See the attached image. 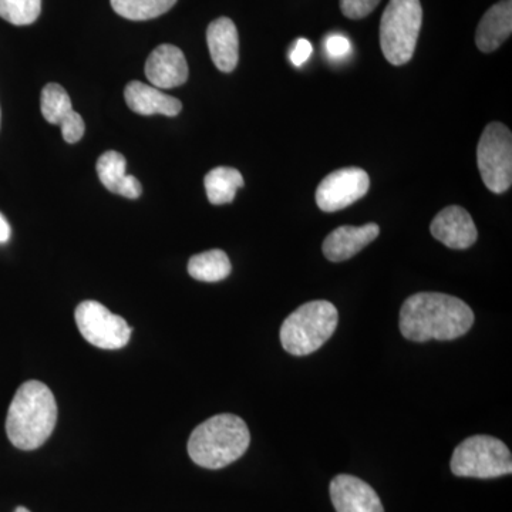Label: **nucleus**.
<instances>
[{"mask_svg": "<svg viewBox=\"0 0 512 512\" xmlns=\"http://www.w3.org/2000/svg\"><path fill=\"white\" fill-rule=\"evenodd\" d=\"M473 325V309L446 293H416L403 303L400 311V332L412 342L458 339Z\"/></svg>", "mask_w": 512, "mask_h": 512, "instance_id": "obj_1", "label": "nucleus"}, {"mask_svg": "<svg viewBox=\"0 0 512 512\" xmlns=\"http://www.w3.org/2000/svg\"><path fill=\"white\" fill-rule=\"evenodd\" d=\"M57 421V404L45 383H23L10 403L6 433L10 443L20 450L42 447L52 436Z\"/></svg>", "mask_w": 512, "mask_h": 512, "instance_id": "obj_2", "label": "nucleus"}, {"mask_svg": "<svg viewBox=\"0 0 512 512\" xmlns=\"http://www.w3.org/2000/svg\"><path fill=\"white\" fill-rule=\"evenodd\" d=\"M251 434L247 423L235 414H218L205 420L188 440V454L197 466L220 470L247 453Z\"/></svg>", "mask_w": 512, "mask_h": 512, "instance_id": "obj_3", "label": "nucleus"}, {"mask_svg": "<svg viewBox=\"0 0 512 512\" xmlns=\"http://www.w3.org/2000/svg\"><path fill=\"white\" fill-rule=\"evenodd\" d=\"M338 323L339 313L333 303H305L285 319L281 328L282 346L293 356L311 355L332 338Z\"/></svg>", "mask_w": 512, "mask_h": 512, "instance_id": "obj_4", "label": "nucleus"}, {"mask_svg": "<svg viewBox=\"0 0 512 512\" xmlns=\"http://www.w3.org/2000/svg\"><path fill=\"white\" fill-rule=\"evenodd\" d=\"M421 23L420 0H390L380 20V47L387 62L403 66L412 60Z\"/></svg>", "mask_w": 512, "mask_h": 512, "instance_id": "obj_5", "label": "nucleus"}, {"mask_svg": "<svg viewBox=\"0 0 512 512\" xmlns=\"http://www.w3.org/2000/svg\"><path fill=\"white\" fill-rule=\"evenodd\" d=\"M451 471L457 477L497 478L510 476V448L493 436L477 434L458 444L451 458Z\"/></svg>", "mask_w": 512, "mask_h": 512, "instance_id": "obj_6", "label": "nucleus"}, {"mask_svg": "<svg viewBox=\"0 0 512 512\" xmlns=\"http://www.w3.org/2000/svg\"><path fill=\"white\" fill-rule=\"evenodd\" d=\"M477 164L485 187L495 194L510 190L512 184V134L503 123L484 128L477 147Z\"/></svg>", "mask_w": 512, "mask_h": 512, "instance_id": "obj_7", "label": "nucleus"}, {"mask_svg": "<svg viewBox=\"0 0 512 512\" xmlns=\"http://www.w3.org/2000/svg\"><path fill=\"white\" fill-rule=\"evenodd\" d=\"M74 316L83 338L96 348L117 350L130 342L131 328L126 320L114 315L99 302L80 303Z\"/></svg>", "mask_w": 512, "mask_h": 512, "instance_id": "obj_8", "label": "nucleus"}, {"mask_svg": "<svg viewBox=\"0 0 512 512\" xmlns=\"http://www.w3.org/2000/svg\"><path fill=\"white\" fill-rule=\"evenodd\" d=\"M369 188L370 178L365 170L342 168L323 178L316 190V204L325 212L345 210L365 197Z\"/></svg>", "mask_w": 512, "mask_h": 512, "instance_id": "obj_9", "label": "nucleus"}, {"mask_svg": "<svg viewBox=\"0 0 512 512\" xmlns=\"http://www.w3.org/2000/svg\"><path fill=\"white\" fill-rule=\"evenodd\" d=\"M330 498L336 512H384L376 491L366 481L349 474L333 478Z\"/></svg>", "mask_w": 512, "mask_h": 512, "instance_id": "obj_10", "label": "nucleus"}, {"mask_svg": "<svg viewBox=\"0 0 512 512\" xmlns=\"http://www.w3.org/2000/svg\"><path fill=\"white\" fill-rule=\"evenodd\" d=\"M431 235L451 249H467L476 244L478 232L473 218L458 205L444 208L431 222Z\"/></svg>", "mask_w": 512, "mask_h": 512, "instance_id": "obj_11", "label": "nucleus"}, {"mask_svg": "<svg viewBox=\"0 0 512 512\" xmlns=\"http://www.w3.org/2000/svg\"><path fill=\"white\" fill-rule=\"evenodd\" d=\"M146 76L157 89H174L188 80V63L177 46H158L146 62Z\"/></svg>", "mask_w": 512, "mask_h": 512, "instance_id": "obj_12", "label": "nucleus"}, {"mask_svg": "<svg viewBox=\"0 0 512 512\" xmlns=\"http://www.w3.org/2000/svg\"><path fill=\"white\" fill-rule=\"evenodd\" d=\"M380 228L377 224H366L362 227L343 225L330 232L323 241V255L330 262H343L359 254L363 248L372 244L379 237Z\"/></svg>", "mask_w": 512, "mask_h": 512, "instance_id": "obj_13", "label": "nucleus"}, {"mask_svg": "<svg viewBox=\"0 0 512 512\" xmlns=\"http://www.w3.org/2000/svg\"><path fill=\"white\" fill-rule=\"evenodd\" d=\"M124 97L128 109L140 116H161L175 117L183 110V104L173 96H168L151 84L131 82L124 90Z\"/></svg>", "mask_w": 512, "mask_h": 512, "instance_id": "obj_14", "label": "nucleus"}, {"mask_svg": "<svg viewBox=\"0 0 512 512\" xmlns=\"http://www.w3.org/2000/svg\"><path fill=\"white\" fill-rule=\"evenodd\" d=\"M211 59L218 70L234 72L239 60V37L235 23L228 18L215 19L207 29Z\"/></svg>", "mask_w": 512, "mask_h": 512, "instance_id": "obj_15", "label": "nucleus"}, {"mask_svg": "<svg viewBox=\"0 0 512 512\" xmlns=\"http://www.w3.org/2000/svg\"><path fill=\"white\" fill-rule=\"evenodd\" d=\"M101 184L113 194L136 200L143 188L134 175H127V160L119 151H107L99 158L96 165Z\"/></svg>", "mask_w": 512, "mask_h": 512, "instance_id": "obj_16", "label": "nucleus"}, {"mask_svg": "<svg viewBox=\"0 0 512 512\" xmlns=\"http://www.w3.org/2000/svg\"><path fill=\"white\" fill-rule=\"evenodd\" d=\"M512 33V0H501L491 6L481 19L476 33L478 49L491 53L503 45Z\"/></svg>", "mask_w": 512, "mask_h": 512, "instance_id": "obj_17", "label": "nucleus"}, {"mask_svg": "<svg viewBox=\"0 0 512 512\" xmlns=\"http://www.w3.org/2000/svg\"><path fill=\"white\" fill-rule=\"evenodd\" d=\"M231 271V261L221 249H211V251L194 255L188 262V274L197 281L208 282V284L224 281Z\"/></svg>", "mask_w": 512, "mask_h": 512, "instance_id": "obj_18", "label": "nucleus"}, {"mask_svg": "<svg viewBox=\"0 0 512 512\" xmlns=\"http://www.w3.org/2000/svg\"><path fill=\"white\" fill-rule=\"evenodd\" d=\"M204 185L211 204L224 205L235 200L239 188L244 187V177L235 168L217 167L205 175Z\"/></svg>", "mask_w": 512, "mask_h": 512, "instance_id": "obj_19", "label": "nucleus"}, {"mask_svg": "<svg viewBox=\"0 0 512 512\" xmlns=\"http://www.w3.org/2000/svg\"><path fill=\"white\" fill-rule=\"evenodd\" d=\"M111 8L128 20L156 19L173 8L177 0H110Z\"/></svg>", "mask_w": 512, "mask_h": 512, "instance_id": "obj_20", "label": "nucleus"}, {"mask_svg": "<svg viewBox=\"0 0 512 512\" xmlns=\"http://www.w3.org/2000/svg\"><path fill=\"white\" fill-rule=\"evenodd\" d=\"M40 109L47 123L60 126L73 111L72 100L60 84L50 83L43 89Z\"/></svg>", "mask_w": 512, "mask_h": 512, "instance_id": "obj_21", "label": "nucleus"}, {"mask_svg": "<svg viewBox=\"0 0 512 512\" xmlns=\"http://www.w3.org/2000/svg\"><path fill=\"white\" fill-rule=\"evenodd\" d=\"M42 12V0H0V18L15 26L35 23Z\"/></svg>", "mask_w": 512, "mask_h": 512, "instance_id": "obj_22", "label": "nucleus"}, {"mask_svg": "<svg viewBox=\"0 0 512 512\" xmlns=\"http://www.w3.org/2000/svg\"><path fill=\"white\" fill-rule=\"evenodd\" d=\"M380 0H340V9L346 18L365 19L379 6Z\"/></svg>", "mask_w": 512, "mask_h": 512, "instance_id": "obj_23", "label": "nucleus"}, {"mask_svg": "<svg viewBox=\"0 0 512 512\" xmlns=\"http://www.w3.org/2000/svg\"><path fill=\"white\" fill-rule=\"evenodd\" d=\"M60 127H62L64 141L69 144L82 140L84 131H86L83 117L74 110L60 123Z\"/></svg>", "mask_w": 512, "mask_h": 512, "instance_id": "obj_24", "label": "nucleus"}, {"mask_svg": "<svg viewBox=\"0 0 512 512\" xmlns=\"http://www.w3.org/2000/svg\"><path fill=\"white\" fill-rule=\"evenodd\" d=\"M326 53L332 59H342L350 53V42L348 37L342 35H330L325 42Z\"/></svg>", "mask_w": 512, "mask_h": 512, "instance_id": "obj_25", "label": "nucleus"}, {"mask_svg": "<svg viewBox=\"0 0 512 512\" xmlns=\"http://www.w3.org/2000/svg\"><path fill=\"white\" fill-rule=\"evenodd\" d=\"M312 52L313 47L311 45V42H309V40L306 39H299L291 52V62L293 63V66L301 67L302 64L308 62V59L309 57H311Z\"/></svg>", "mask_w": 512, "mask_h": 512, "instance_id": "obj_26", "label": "nucleus"}, {"mask_svg": "<svg viewBox=\"0 0 512 512\" xmlns=\"http://www.w3.org/2000/svg\"><path fill=\"white\" fill-rule=\"evenodd\" d=\"M10 234H12V229H10L9 222L6 221V218L0 214V244H5V242L9 241Z\"/></svg>", "mask_w": 512, "mask_h": 512, "instance_id": "obj_27", "label": "nucleus"}, {"mask_svg": "<svg viewBox=\"0 0 512 512\" xmlns=\"http://www.w3.org/2000/svg\"><path fill=\"white\" fill-rule=\"evenodd\" d=\"M15 512H30V511L28 510V508L18 507V508H16Z\"/></svg>", "mask_w": 512, "mask_h": 512, "instance_id": "obj_28", "label": "nucleus"}]
</instances>
